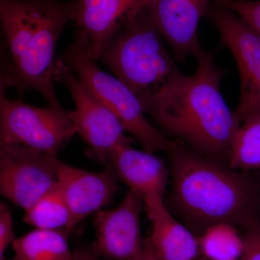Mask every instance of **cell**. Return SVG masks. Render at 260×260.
<instances>
[{"label":"cell","mask_w":260,"mask_h":260,"mask_svg":"<svg viewBox=\"0 0 260 260\" xmlns=\"http://www.w3.org/2000/svg\"><path fill=\"white\" fill-rule=\"evenodd\" d=\"M78 1L0 0V20L8 57L3 61L1 90L14 87L44 96L51 107H61L54 88L59 38L75 20Z\"/></svg>","instance_id":"cell-1"},{"label":"cell","mask_w":260,"mask_h":260,"mask_svg":"<svg viewBox=\"0 0 260 260\" xmlns=\"http://www.w3.org/2000/svg\"><path fill=\"white\" fill-rule=\"evenodd\" d=\"M196 71L179 73L147 108L164 129L213 158L228 156L240 123L228 107L220 90L223 71L210 53L195 55Z\"/></svg>","instance_id":"cell-2"},{"label":"cell","mask_w":260,"mask_h":260,"mask_svg":"<svg viewBox=\"0 0 260 260\" xmlns=\"http://www.w3.org/2000/svg\"><path fill=\"white\" fill-rule=\"evenodd\" d=\"M168 153L173 200L195 225L205 230L222 223L247 227L256 220L254 191L245 178L176 145Z\"/></svg>","instance_id":"cell-3"},{"label":"cell","mask_w":260,"mask_h":260,"mask_svg":"<svg viewBox=\"0 0 260 260\" xmlns=\"http://www.w3.org/2000/svg\"><path fill=\"white\" fill-rule=\"evenodd\" d=\"M99 59L138 96L145 112L181 73L143 5L102 44Z\"/></svg>","instance_id":"cell-4"},{"label":"cell","mask_w":260,"mask_h":260,"mask_svg":"<svg viewBox=\"0 0 260 260\" xmlns=\"http://www.w3.org/2000/svg\"><path fill=\"white\" fill-rule=\"evenodd\" d=\"M61 59L94 96L115 114L126 133L139 142L145 151L168 153L175 145L148 122L139 99L125 84L99 68L89 38L83 30L77 31Z\"/></svg>","instance_id":"cell-5"},{"label":"cell","mask_w":260,"mask_h":260,"mask_svg":"<svg viewBox=\"0 0 260 260\" xmlns=\"http://www.w3.org/2000/svg\"><path fill=\"white\" fill-rule=\"evenodd\" d=\"M75 133L73 111L61 106L34 107L7 99L1 91L0 143L20 145L56 157Z\"/></svg>","instance_id":"cell-6"},{"label":"cell","mask_w":260,"mask_h":260,"mask_svg":"<svg viewBox=\"0 0 260 260\" xmlns=\"http://www.w3.org/2000/svg\"><path fill=\"white\" fill-rule=\"evenodd\" d=\"M54 79L68 88L75 101V130L88 145V157L107 164L113 150L133 143L115 114L94 96L61 58L56 61Z\"/></svg>","instance_id":"cell-7"},{"label":"cell","mask_w":260,"mask_h":260,"mask_svg":"<svg viewBox=\"0 0 260 260\" xmlns=\"http://www.w3.org/2000/svg\"><path fill=\"white\" fill-rule=\"evenodd\" d=\"M207 14L237 61L241 92L235 115L241 124L249 116L260 114V34L217 1Z\"/></svg>","instance_id":"cell-8"},{"label":"cell","mask_w":260,"mask_h":260,"mask_svg":"<svg viewBox=\"0 0 260 260\" xmlns=\"http://www.w3.org/2000/svg\"><path fill=\"white\" fill-rule=\"evenodd\" d=\"M58 184L48 155L18 144L0 143V192L25 211Z\"/></svg>","instance_id":"cell-9"},{"label":"cell","mask_w":260,"mask_h":260,"mask_svg":"<svg viewBox=\"0 0 260 260\" xmlns=\"http://www.w3.org/2000/svg\"><path fill=\"white\" fill-rule=\"evenodd\" d=\"M48 157L69 208L70 220L66 231L70 234L90 214L110 204L118 190V179L108 164L103 172H90L72 167L56 157Z\"/></svg>","instance_id":"cell-10"},{"label":"cell","mask_w":260,"mask_h":260,"mask_svg":"<svg viewBox=\"0 0 260 260\" xmlns=\"http://www.w3.org/2000/svg\"><path fill=\"white\" fill-rule=\"evenodd\" d=\"M143 200L129 191L114 209L94 213L96 240L93 250L111 260H140L144 241L140 233Z\"/></svg>","instance_id":"cell-11"},{"label":"cell","mask_w":260,"mask_h":260,"mask_svg":"<svg viewBox=\"0 0 260 260\" xmlns=\"http://www.w3.org/2000/svg\"><path fill=\"white\" fill-rule=\"evenodd\" d=\"M212 0H143L155 28L170 44L176 58L183 61L201 49L198 25Z\"/></svg>","instance_id":"cell-12"},{"label":"cell","mask_w":260,"mask_h":260,"mask_svg":"<svg viewBox=\"0 0 260 260\" xmlns=\"http://www.w3.org/2000/svg\"><path fill=\"white\" fill-rule=\"evenodd\" d=\"M108 164L112 167L118 179L129 191L143 200L164 198L169 171L164 160L154 154L136 150L131 145L118 147L113 150Z\"/></svg>","instance_id":"cell-13"},{"label":"cell","mask_w":260,"mask_h":260,"mask_svg":"<svg viewBox=\"0 0 260 260\" xmlns=\"http://www.w3.org/2000/svg\"><path fill=\"white\" fill-rule=\"evenodd\" d=\"M153 224L150 237L159 260H194L199 254V241L178 222L164 205V198L144 202Z\"/></svg>","instance_id":"cell-14"},{"label":"cell","mask_w":260,"mask_h":260,"mask_svg":"<svg viewBox=\"0 0 260 260\" xmlns=\"http://www.w3.org/2000/svg\"><path fill=\"white\" fill-rule=\"evenodd\" d=\"M143 0H78L77 25L87 34L98 60L102 44L124 25Z\"/></svg>","instance_id":"cell-15"},{"label":"cell","mask_w":260,"mask_h":260,"mask_svg":"<svg viewBox=\"0 0 260 260\" xmlns=\"http://www.w3.org/2000/svg\"><path fill=\"white\" fill-rule=\"evenodd\" d=\"M66 230L37 229L15 239L13 260H72Z\"/></svg>","instance_id":"cell-16"},{"label":"cell","mask_w":260,"mask_h":260,"mask_svg":"<svg viewBox=\"0 0 260 260\" xmlns=\"http://www.w3.org/2000/svg\"><path fill=\"white\" fill-rule=\"evenodd\" d=\"M229 162L235 170H260V114L249 116L241 123L233 138Z\"/></svg>","instance_id":"cell-17"},{"label":"cell","mask_w":260,"mask_h":260,"mask_svg":"<svg viewBox=\"0 0 260 260\" xmlns=\"http://www.w3.org/2000/svg\"><path fill=\"white\" fill-rule=\"evenodd\" d=\"M70 220L69 208L59 182L25 211L23 218L25 223L49 230H67Z\"/></svg>","instance_id":"cell-18"},{"label":"cell","mask_w":260,"mask_h":260,"mask_svg":"<svg viewBox=\"0 0 260 260\" xmlns=\"http://www.w3.org/2000/svg\"><path fill=\"white\" fill-rule=\"evenodd\" d=\"M199 243L200 249L210 260H237L244 253V239L232 224L218 223L208 227Z\"/></svg>","instance_id":"cell-19"},{"label":"cell","mask_w":260,"mask_h":260,"mask_svg":"<svg viewBox=\"0 0 260 260\" xmlns=\"http://www.w3.org/2000/svg\"><path fill=\"white\" fill-rule=\"evenodd\" d=\"M239 15L260 34V0H215Z\"/></svg>","instance_id":"cell-20"},{"label":"cell","mask_w":260,"mask_h":260,"mask_svg":"<svg viewBox=\"0 0 260 260\" xmlns=\"http://www.w3.org/2000/svg\"><path fill=\"white\" fill-rule=\"evenodd\" d=\"M15 240L13 218L6 203H0V260L5 259L7 248Z\"/></svg>","instance_id":"cell-21"},{"label":"cell","mask_w":260,"mask_h":260,"mask_svg":"<svg viewBox=\"0 0 260 260\" xmlns=\"http://www.w3.org/2000/svg\"><path fill=\"white\" fill-rule=\"evenodd\" d=\"M247 228L244 238V260H260V225L254 220Z\"/></svg>","instance_id":"cell-22"},{"label":"cell","mask_w":260,"mask_h":260,"mask_svg":"<svg viewBox=\"0 0 260 260\" xmlns=\"http://www.w3.org/2000/svg\"><path fill=\"white\" fill-rule=\"evenodd\" d=\"M72 260H103L100 256L98 255L93 249L86 247L76 248L73 253Z\"/></svg>","instance_id":"cell-23"},{"label":"cell","mask_w":260,"mask_h":260,"mask_svg":"<svg viewBox=\"0 0 260 260\" xmlns=\"http://www.w3.org/2000/svg\"><path fill=\"white\" fill-rule=\"evenodd\" d=\"M140 260H159L152 245L150 238L145 239L143 246V254Z\"/></svg>","instance_id":"cell-24"},{"label":"cell","mask_w":260,"mask_h":260,"mask_svg":"<svg viewBox=\"0 0 260 260\" xmlns=\"http://www.w3.org/2000/svg\"><path fill=\"white\" fill-rule=\"evenodd\" d=\"M194 260H204V259H194Z\"/></svg>","instance_id":"cell-25"},{"label":"cell","mask_w":260,"mask_h":260,"mask_svg":"<svg viewBox=\"0 0 260 260\" xmlns=\"http://www.w3.org/2000/svg\"><path fill=\"white\" fill-rule=\"evenodd\" d=\"M3 260H7V259H3Z\"/></svg>","instance_id":"cell-26"}]
</instances>
